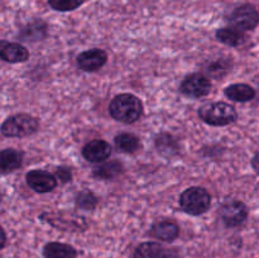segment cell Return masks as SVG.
I'll return each instance as SVG.
<instances>
[{
  "mask_svg": "<svg viewBox=\"0 0 259 258\" xmlns=\"http://www.w3.org/2000/svg\"><path fill=\"white\" fill-rule=\"evenodd\" d=\"M56 177L62 184H67L72 180V171L68 167H58L57 171H56Z\"/></svg>",
  "mask_w": 259,
  "mask_h": 258,
  "instance_id": "cell-26",
  "label": "cell"
},
{
  "mask_svg": "<svg viewBox=\"0 0 259 258\" xmlns=\"http://www.w3.org/2000/svg\"><path fill=\"white\" fill-rule=\"evenodd\" d=\"M228 99L237 103H248L255 98V90L248 83H233L224 90Z\"/></svg>",
  "mask_w": 259,
  "mask_h": 258,
  "instance_id": "cell-16",
  "label": "cell"
},
{
  "mask_svg": "<svg viewBox=\"0 0 259 258\" xmlns=\"http://www.w3.org/2000/svg\"><path fill=\"white\" fill-rule=\"evenodd\" d=\"M85 0H48V5L56 12H72L80 8Z\"/></svg>",
  "mask_w": 259,
  "mask_h": 258,
  "instance_id": "cell-25",
  "label": "cell"
},
{
  "mask_svg": "<svg viewBox=\"0 0 259 258\" xmlns=\"http://www.w3.org/2000/svg\"><path fill=\"white\" fill-rule=\"evenodd\" d=\"M123 171L124 166L121 164V162L116 161V159L108 162L104 161L94 168L93 176L99 180H113L118 177Z\"/></svg>",
  "mask_w": 259,
  "mask_h": 258,
  "instance_id": "cell-18",
  "label": "cell"
},
{
  "mask_svg": "<svg viewBox=\"0 0 259 258\" xmlns=\"http://www.w3.org/2000/svg\"><path fill=\"white\" fill-rule=\"evenodd\" d=\"M149 235L163 242H174L180 235V227L172 220H159L149 229Z\"/></svg>",
  "mask_w": 259,
  "mask_h": 258,
  "instance_id": "cell-12",
  "label": "cell"
},
{
  "mask_svg": "<svg viewBox=\"0 0 259 258\" xmlns=\"http://www.w3.org/2000/svg\"><path fill=\"white\" fill-rule=\"evenodd\" d=\"M23 164V153L15 148H5L0 152V168L3 174H10Z\"/></svg>",
  "mask_w": 259,
  "mask_h": 258,
  "instance_id": "cell-15",
  "label": "cell"
},
{
  "mask_svg": "<svg viewBox=\"0 0 259 258\" xmlns=\"http://www.w3.org/2000/svg\"><path fill=\"white\" fill-rule=\"evenodd\" d=\"M199 118L211 126H225L238 119L235 108L224 101L209 103L199 109Z\"/></svg>",
  "mask_w": 259,
  "mask_h": 258,
  "instance_id": "cell-2",
  "label": "cell"
},
{
  "mask_svg": "<svg viewBox=\"0 0 259 258\" xmlns=\"http://www.w3.org/2000/svg\"><path fill=\"white\" fill-rule=\"evenodd\" d=\"M39 218L42 220H45V222L50 223L52 227L61 230H65V232H82L83 229H86V223L83 218H66L60 214H42Z\"/></svg>",
  "mask_w": 259,
  "mask_h": 258,
  "instance_id": "cell-10",
  "label": "cell"
},
{
  "mask_svg": "<svg viewBox=\"0 0 259 258\" xmlns=\"http://www.w3.org/2000/svg\"><path fill=\"white\" fill-rule=\"evenodd\" d=\"M111 154V147L104 139H94L85 144L82 148V156L88 162L101 163Z\"/></svg>",
  "mask_w": 259,
  "mask_h": 258,
  "instance_id": "cell-11",
  "label": "cell"
},
{
  "mask_svg": "<svg viewBox=\"0 0 259 258\" xmlns=\"http://www.w3.org/2000/svg\"><path fill=\"white\" fill-rule=\"evenodd\" d=\"M233 67V61L230 57H222L219 60H211L206 66L205 71L210 77L220 78L222 76H225Z\"/></svg>",
  "mask_w": 259,
  "mask_h": 258,
  "instance_id": "cell-22",
  "label": "cell"
},
{
  "mask_svg": "<svg viewBox=\"0 0 259 258\" xmlns=\"http://www.w3.org/2000/svg\"><path fill=\"white\" fill-rule=\"evenodd\" d=\"M108 61V53L100 48H91V50L83 51L76 58V62L80 70L86 72H95L104 67Z\"/></svg>",
  "mask_w": 259,
  "mask_h": 258,
  "instance_id": "cell-9",
  "label": "cell"
},
{
  "mask_svg": "<svg viewBox=\"0 0 259 258\" xmlns=\"http://www.w3.org/2000/svg\"><path fill=\"white\" fill-rule=\"evenodd\" d=\"M27 185L38 194L51 192L57 186V177L45 169H32L25 176Z\"/></svg>",
  "mask_w": 259,
  "mask_h": 258,
  "instance_id": "cell-8",
  "label": "cell"
},
{
  "mask_svg": "<svg viewBox=\"0 0 259 258\" xmlns=\"http://www.w3.org/2000/svg\"><path fill=\"white\" fill-rule=\"evenodd\" d=\"M39 128V120L29 114H15L2 124V133L8 138H24L34 134Z\"/></svg>",
  "mask_w": 259,
  "mask_h": 258,
  "instance_id": "cell-4",
  "label": "cell"
},
{
  "mask_svg": "<svg viewBox=\"0 0 259 258\" xmlns=\"http://www.w3.org/2000/svg\"><path fill=\"white\" fill-rule=\"evenodd\" d=\"M47 35V24L43 20L30 22L20 30L19 37L23 40H39Z\"/></svg>",
  "mask_w": 259,
  "mask_h": 258,
  "instance_id": "cell-19",
  "label": "cell"
},
{
  "mask_svg": "<svg viewBox=\"0 0 259 258\" xmlns=\"http://www.w3.org/2000/svg\"><path fill=\"white\" fill-rule=\"evenodd\" d=\"M0 55L3 61L8 63H20L25 62L29 58V51L22 46L20 43L7 42L2 40V47H0Z\"/></svg>",
  "mask_w": 259,
  "mask_h": 258,
  "instance_id": "cell-14",
  "label": "cell"
},
{
  "mask_svg": "<svg viewBox=\"0 0 259 258\" xmlns=\"http://www.w3.org/2000/svg\"><path fill=\"white\" fill-rule=\"evenodd\" d=\"M252 167L255 172L259 175V151L253 156L252 158Z\"/></svg>",
  "mask_w": 259,
  "mask_h": 258,
  "instance_id": "cell-27",
  "label": "cell"
},
{
  "mask_svg": "<svg viewBox=\"0 0 259 258\" xmlns=\"http://www.w3.org/2000/svg\"><path fill=\"white\" fill-rule=\"evenodd\" d=\"M75 202L77 205V207H80V209L94 210L96 207V205H98L99 199L91 191H81L76 196Z\"/></svg>",
  "mask_w": 259,
  "mask_h": 258,
  "instance_id": "cell-24",
  "label": "cell"
},
{
  "mask_svg": "<svg viewBox=\"0 0 259 258\" xmlns=\"http://www.w3.org/2000/svg\"><path fill=\"white\" fill-rule=\"evenodd\" d=\"M211 90V81L202 73H190L180 83V91L189 98H204Z\"/></svg>",
  "mask_w": 259,
  "mask_h": 258,
  "instance_id": "cell-6",
  "label": "cell"
},
{
  "mask_svg": "<svg viewBox=\"0 0 259 258\" xmlns=\"http://www.w3.org/2000/svg\"><path fill=\"white\" fill-rule=\"evenodd\" d=\"M223 223L229 228L242 227L248 219V207L239 200H230L220 210Z\"/></svg>",
  "mask_w": 259,
  "mask_h": 258,
  "instance_id": "cell-7",
  "label": "cell"
},
{
  "mask_svg": "<svg viewBox=\"0 0 259 258\" xmlns=\"http://www.w3.org/2000/svg\"><path fill=\"white\" fill-rule=\"evenodd\" d=\"M109 114L111 118L121 123H136L143 114V103L133 94H119L111 99Z\"/></svg>",
  "mask_w": 259,
  "mask_h": 258,
  "instance_id": "cell-1",
  "label": "cell"
},
{
  "mask_svg": "<svg viewBox=\"0 0 259 258\" xmlns=\"http://www.w3.org/2000/svg\"><path fill=\"white\" fill-rule=\"evenodd\" d=\"M156 147L159 153L166 157L176 156L180 151L179 142L169 133H159L156 137Z\"/></svg>",
  "mask_w": 259,
  "mask_h": 258,
  "instance_id": "cell-20",
  "label": "cell"
},
{
  "mask_svg": "<svg viewBox=\"0 0 259 258\" xmlns=\"http://www.w3.org/2000/svg\"><path fill=\"white\" fill-rule=\"evenodd\" d=\"M180 206L189 215H202L211 206V195L204 187H189L180 196Z\"/></svg>",
  "mask_w": 259,
  "mask_h": 258,
  "instance_id": "cell-3",
  "label": "cell"
},
{
  "mask_svg": "<svg viewBox=\"0 0 259 258\" xmlns=\"http://www.w3.org/2000/svg\"><path fill=\"white\" fill-rule=\"evenodd\" d=\"M43 257L45 258H76L77 252L70 244L60 242H50L43 247Z\"/></svg>",
  "mask_w": 259,
  "mask_h": 258,
  "instance_id": "cell-17",
  "label": "cell"
},
{
  "mask_svg": "<svg viewBox=\"0 0 259 258\" xmlns=\"http://www.w3.org/2000/svg\"><path fill=\"white\" fill-rule=\"evenodd\" d=\"M230 27H234L242 32L253 30L259 24V12L252 4H242L235 8L229 15Z\"/></svg>",
  "mask_w": 259,
  "mask_h": 258,
  "instance_id": "cell-5",
  "label": "cell"
},
{
  "mask_svg": "<svg viewBox=\"0 0 259 258\" xmlns=\"http://www.w3.org/2000/svg\"><path fill=\"white\" fill-rule=\"evenodd\" d=\"M217 38L219 42L224 43V45L230 46V47H237L244 42L245 35L244 32L237 29V28L225 27L217 30Z\"/></svg>",
  "mask_w": 259,
  "mask_h": 258,
  "instance_id": "cell-21",
  "label": "cell"
},
{
  "mask_svg": "<svg viewBox=\"0 0 259 258\" xmlns=\"http://www.w3.org/2000/svg\"><path fill=\"white\" fill-rule=\"evenodd\" d=\"M174 252L156 242L141 243L134 249L133 258H172Z\"/></svg>",
  "mask_w": 259,
  "mask_h": 258,
  "instance_id": "cell-13",
  "label": "cell"
},
{
  "mask_svg": "<svg viewBox=\"0 0 259 258\" xmlns=\"http://www.w3.org/2000/svg\"><path fill=\"white\" fill-rule=\"evenodd\" d=\"M115 147L124 153H134L141 147V141L132 133H120L114 138Z\"/></svg>",
  "mask_w": 259,
  "mask_h": 258,
  "instance_id": "cell-23",
  "label": "cell"
}]
</instances>
